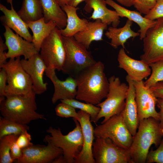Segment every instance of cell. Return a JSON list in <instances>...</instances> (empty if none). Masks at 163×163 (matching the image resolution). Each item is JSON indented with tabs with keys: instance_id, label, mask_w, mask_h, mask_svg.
I'll return each mask as SVG.
<instances>
[{
	"instance_id": "1",
	"label": "cell",
	"mask_w": 163,
	"mask_h": 163,
	"mask_svg": "<svg viewBox=\"0 0 163 163\" xmlns=\"http://www.w3.org/2000/svg\"><path fill=\"white\" fill-rule=\"evenodd\" d=\"M104 69V63L98 61L76 75L75 78L77 85V100L96 105L106 98L109 83Z\"/></svg>"
},
{
	"instance_id": "2",
	"label": "cell",
	"mask_w": 163,
	"mask_h": 163,
	"mask_svg": "<svg viewBox=\"0 0 163 163\" xmlns=\"http://www.w3.org/2000/svg\"><path fill=\"white\" fill-rule=\"evenodd\" d=\"M36 95L33 90L26 94L6 97L0 102L1 114L5 118L25 125L34 120H46L44 115L36 111Z\"/></svg>"
},
{
	"instance_id": "3",
	"label": "cell",
	"mask_w": 163,
	"mask_h": 163,
	"mask_svg": "<svg viewBox=\"0 0 163 163\" xmlns=\"http://www.w3.org/2000/svg\"><path fill=\"white\" fill-rule=\"evenodd\" d=\"M162 137L159 121L152 117L139 121L129 150L132 163H145L151 145L158 147Z\"/></svg>"
},
{
	"instance_id": "4",
	"label": "cell",
	"mask_w": 163,
	"mask_h": 163,
	"mask_svg": "<svg viewBox=\"0 0 163 163\" xmlns=\"http://www.w3.org/2000/svg\"><path fill=\"white\" fill-rule=\"evenodd\" d=\"M73 120L75 127L67 134H63L59 128L50 126L46 132L50 135L46 136L43 139L45 143H50L62 150L65 163H74L83 145V137L80 125L77 120Z\"/></svg>"
},
{
	"instance_id": "5",
	"label": "cell",
	"mask_w": 163,
	"mask_h": 163,
	"mask_svg": "<svg viewBox=\"0 0 163 163\" xmlns=\"http://www.w3.org/2000/svg\"><path fill=\"white\" fill-rule=\"evenodd\" d=\"M62 38L66 58L62 71L69 76L75 78L82 71L96 63L91 52L73 36Z\"/></svg>"
},
{
	"instance_id": "6",
	"label": "cell",
	"mask_w": 163,
	"mask_h": 163,
	"mask_svg": "<svg viewBox=\"0 0 163 163\" xmlns=\"http://www.w3.org/2000/svg\"><path fill=\"white\" fill-rule=\"evenodd\" d=\"M109 90L106 99L96 105L100 108L97 122L104 117L103 123L112 116L120 113L124 109L129 86L122 82L118 77L113 75L108 79Z\"/></svg>"
},
{
	"instance_id": "7",
	"label": "cell",
	"mask_w": 163,
	"mask_h": 163,
	"mask_svg": "<svg viewBox=\"0 0 163 163\" xmlns=\"http://www.w3.org/2000/svg\"><path fill=\"white\" fill-rule=\"evenodd\" d=\"M21 60L20 57L10 58L0 68H3L6 74V97L26 94L33 90L30 78L23 68Z\"/></svg>"
},
{
	"instance_id": "8",
	"label": "cell",
	"mask_w": 163,
	"mask_h": 163,
	"mask_svg": "<svg viewBox=\"0 0 163 163\" xmlns=\"http://www.w3.org/2000/svg\"><path fill=\"white\" fill-rule=\"evenodd\" d=\"M95 137L108 138L119 146L129 150L133 137L126 126L122 115H114L94 129Z\"/></svg>"
},
{
	"instance_id": "9",
	"label": "cell",
	"mask_w": 163,
	"mask_h": 163,
	"mask_svg": "<svg viewBox=\"0 0 163 163\" xmlns=\"http://www.w3.org/2000/svg\"><path fill=\"white\" fill-rule=\"evenodd\" d=\"M40 54L47 68L62 71L66 58L62 36L57 27L43 41Z\"/></svg>"
},
{
	"instance_id": "10",
	"label": "cell",
	"mask_w": 163,
	"mask_h": 163,
	"mask_svg": "<svg viewBox=\"0 0 163 163\" xmlns=\"http://www.w3.org/2000/svg\"><path fill=\"white\" fill-rule=\"evenodd\" d=\"M92 146L96 163H132L129 150L116 145L110 139L95 137Z\"/></svg>"
},
{
	"instance_id": "11",
	"label": "cell",
	"mask_w": 163,
	"mask_h": 163,
	"mask_svg": "<svg viewBox=\"0 0 163 163\" xmlns=\"http://www.w3.org/2000/svg\"><path fill=\"white\" fill-rule=\"evenodd\" d=\"M155 25L147 31L143 42L140 59L149 64L163 62V17L156 20Z\"/></svg>"
},
{
	"instance_id": "12",
	"label": "cell",
	"mask_w": 163,
	"mask_h": 163,
	"mask_svg": "<svg viewBox=\"0 0 163 163\" xmlns=\"http://www.w3.org/2000/svg\"><path fill=\"white\" fill-rule=\"evenodd\" d=\"M139 122L144 119L152 117L159 121L158 112L155 110L157 98L149 88L146 87L143 80L134 81Z\"/></svg>"
},
{
	"instance_id": "13",
	"label": "cell",
	"mask_w": 163,
	"mask_h": 163,
	"mask_svg": "<svg viewBox=\"0 0 163 163\" xmlns=\"http://www.w3.org/2000/svg\"><path fill=\"white\" fill-rule=\"evenodd\" d=\"M22 155L16 160L18 163H53L63 155V151L50 143L47 145H32L22 149Z\"/></svg>"
},
{
	"instance_id": "14",
	"label": "cell",
	"mask_w": 163,
	"mask_h": 163,
	"mask_svg": "<svg viewBox=\"0 0 163 163\" xmlns=\"http://www.w3.org/2000/svg\"><path fill=\"white\" fill-rule=\"evenodd\" d=\"M77 120L82 129L83 143L82 148L75 159V163H95V161L92 153V146L94 141V129L88 113L80 110L77 112Z\"/></svg>"
},
{
	"instance_id": "15",
	"label": "cell",
	"mask_w": 163,
	"mask_h": 163,
	"mask_svg": "<svg viewBox=\"0 0 163 163\" xmlns=\"http://www.w3.org/2000/svg\"><path fill=\"white\" fill-rule=\"evenodd\" d=\"M5 31L3 36L5 43L8 48L6 53L7 59L16 58L23 56L25 59H28L38 53L33 43L30 42L13 32L7 26H4Z\"/></svg>"
},
{
	"instance_id": "16",
	"label": "cell",
	"mask_w": 163,
	"mask_h": 163,
	"mask_svg": "<svg viewBox=\"0 0 163 163\" xmlns=\"http://www.w3.org/2000/svg\"><path fill=\"white\" fill-rule=\"evenodd\" d=\"M21 63L24 70L31 79L33 90L36 94H41L47 89L48 83L44 82L43 76L47 68L39 53L28 59H21Z\"/></svg>"
},
{
	"instance_id": "17",
	"label": "cell",
	"mask_w": 163,
	"mask_h": 163,
	"mask_svg": "<svg viewBox=\"0 0 163 163\" xmlns=\"http://www.w3.org/2000/svg\"><path fill=\"white\" fill-rule=\"evenodd\" d=\"M119 67L123 69L134 81H140L151 74L149 65L145 61L131 58L126 53L124 48H121L118 55Z\"/></svg>"
},
{
	"instance_id": "18",
	"label": "cell",
	"mask_w": 163,
	"mask_h": 163,
	"mask_svg": "<svg viewBox=\"0 0 163 163\" xmlns=\"http://www.w3.org/2000/svg\"><path fill=\"white\" fill-rule=\"evenodd\" d=\"M54 69H46V75L50 79L54 87V92L52 98L53 104L58 101L75 99L77 93V83L75 78L69 76L65 80H61L56 75Z\"/></svg>"
},
{
	"instance_id": "19",
	"label": "cell",
	"mask_w": 163,
	"mask_h": 163,
	"mask_svg": "<svg viewBox=\"0 0 163 163\" xmlns=\"http://www.w3.org/2000/svg\"><path fill=\"white\" fill-rule=\"evenodd\" d=\"M13 0H7L11 5V9H8L5 5L0 4V10L4 15L0 17L3 26H7L12 29L16 34L24 39L31 42H32V36L29 31V27L14 9L13 5Z\"/></svg>"
},
{
	"instance_id": "20",
	"label": "cell",
	"mask_w": 163,
	"mask_h": 163,
	"mask_svg": "<svg viewBox=\"0 0 163 163\" xmlns=\"http://www.w3.org/2000/svg\"><path fill=\"white\" fill-rule=\"evenodd\" d=\"M126 79L129 89L125 106L121 113L126 126L133 137L137 132L139 123L135 99L136 91L133 81L128 75L126 76Z\"/></svg>"
},
{
	"instance_id": "21",
	"label": "cell",
	"mask_w": 163,
	"mask_h": 163,
	"mask_svg": "<svg viewBox=\"0 0 163 163\" xmlns=\"http://www.w3.org/2000/svg\"><path fill=\"white\" fill-rule=\"evenodd\" d=\"M85 2L84 11L90 13L93 11L90 19H100L107 25L111 24L114 27L119 25L120 17L115 10H110L107 7L105 0H85Z\"/></svg>"
},
{
	"instance_id": "22",
	"label": "cell",
	"mask_w": 163,
	"mask_h": 163,
	"mask_svg": "<svg viewBox=\"0 0 163 163\" xmlns=\"http://www.w3.org/2000/svg\"><path fill=\"white\" fill-rule=\"evenodd\" d=\"M107 4L113 8L120 17H126L136 23L139 26L141 40L145 37L146 32L156 24L157 20L148 19L142 17L139 12L129 10L120 5L113 0H105Z\"/></svg>"
},
{
	"instance_id": "23",
	"label": "cell",
	"mask_w": 163,
	"mask_h": 163,
	"mask_svg": "<svg viewBox=\"0 0 163 163\" xmlns=\"http://www.w3.org/2000/svg\"><path fill=\"white\" fill-rule=\"evenodd\" d=\"M107 25L100 19L94 21H89L86 28L75 34L73 37L88 49L93 41L103 40L104 31L106 30Z\"/></svg>"
},
{
	"instance_id": "24",
	"label": "cell",
	"mask_w": 163,
	"mask_h": 163,
	"mask_svg": "<svg viewBox=\"0 0 163 163\" xmlns=\"http://www.w3.org/2000/svg\"><path fill=\"white\" fill-rule=\"evenodd\" d=\"M67 16V25L64 29H59L62 35L64 37H72L76 33L84 30L88 22L85 18H80L77 15V11L79 9L69 4L61 7Z\"/></svg>"
},
{
	"instance_id": "25",
	"label": "cell",
	"mask_w": 163,
	"mask_h": 163,
	"mask_svg": "<svg viewBox=\"0 0 163 163\" xmlns=\"http://www.w3.org/2000/svg\"><path fill=\"white\" fill-rule=\"evenodd\" d=\"M46 22L54 21L59 29H64L67 24V16L57 0H39Z\"/></svg>"
},
{
	"instance_id": "26",
	"label": "cell",
	"mask_w": 163,
	"mask_h": 163,
	"mask_svg": "<svg viewBox=\"0 0 163 163\" xmlns=\"http://www.w3.org/2000/svg\"><path fill=\"white\" fill-rule=\"evenodd\" d=\"M133 24L132 21L128 19L125 25L122 27L117 28L112 26L108 28L105 35L108 38L111 39L110 44L112 47L116 49L121 46L125 48V43L128 39L139 36V33L132 30L131 27Z\"/></svg>"
},
{
	"instance_id": "27",
	"label": "cell",
	"mask_w": 163,
	"mask_h": 163,
	"mask_svg": "<svg viewBox=\"0 0 163 163\" xmlns=\"http://www.w3.org/2000/svg\"><path fill=\"white\" fill-rule=\"evenodd\" d=\"M27 24L33 33L32 43L37 50L39 53L43 41L57 27L56 25L53 21L46 22L43 17Z\"/></svg>"
},
{
	"instance_id": "28",
	"label": "cell",
	"mask_w": 163,
	"mask_h": 163,
	"mask_svg": "<svg viewBox=\"0 0 163 163\" xmlns=\"http://www.w3.org/2000/svg\"><path fill=\"white\" fill-rule=\"evenodd\" d=\"M17 12L26 23L37 21L43 17L39 0H23L21 7Z\"/></svg>"
},
{
	"instance_id": "29",
	"label": "cell",
	"mask_w": 163,
	"mask_h": 163,
	"mask_svg": "<svg viewBox=\"0 0 163 163\" xmlns=\"http://www.w3.org/2000/svg\"><path fill=\"white\" fill-rule=\"evenodd\" d=\"M29 129L27 125L18 123L3 117H0V139L7 135H20Z\"/></svg>"
},
{
	"instance_id": "30",
	"label": "cell",
	"mask_w": 163,
	"mask_h": 163,
	"mask_svg": "<svg viewBox=\"0 0 163 163\" xmlns=\"http://www.w3.org/2000/svg\"><path fill=\"white\" fill-rule=\"evenodd\" d=\"M60 101L88 113L90 115L91 122L95 123L97 122V118L101 109L99 107L91 104L82 102L75 99L62 100Z\"/></svg>"
},
{
	"instance_id": "31",
	"label": "cell",
	"mask_w": 163,
	"mask_h": 163,
	"mask_svg": "<svg viewBox=\"0 0 163 163\" xmlns=\"http://www.w3.org/2000/svg\"><path fill=\"white\" fill-rule=\"evenodd\" d=\"M19 135H9L0 139V163H12L14 161L11 156V148L13 141Z\"/></svg>"
},
{
	"instance_id": "32",
	"label": "cell",
	"mask_w": 163,
	"mask_h": 163,
	"mask_svg": "<svg viewBox=\"0 0 163 163\" xmlns=\"http://www.w3.org/2000/svg\"><path fill=\"white\" fill-rule=\"evenodd\" d=\"M149 65L152 73L144 83L146 87L150 88L157 83L163 81V62H157Z\"/></svg>"
},
{
	"instance_id": "33",
	"label": "cell",
	"mask_w": 163,
	"mask_h": 163,
	"mask_svg": "<svg viewBox=\"0 0 163 163\" xmlns=\"http://www.w3.org/2000/svg\"><path fill=\"white\" fill-rule=\"evenodd\" d=\"M56 115L64 118L73 117V119L78 120V115L75 108L66 103L61 102L56 105L55 108Z\"/></svg>"
},
{
	"instance_id": "34",
	"label": "cell",
	"mask_w": 163,
	"mask_h": 163,
	"mask_svg": "<svg viewBox=\"0 0 163 163\" xmlns=\"http://www.w3.org/2000/svg\"><path fill=\"white\" fill-rule=\"evenodd\" d=\"M146 162L147 163H163V137L156 149L154 150L152 149L149 151Z\"/></svg>"
},
{
	"instance_id": "35",
	"label": "cell",
	"mask_w": 163,
	"mask_h": 163,
	"mask_svg": "<svg viewBox=\"0 0 163 163\" xmlns=\"http://www.w3.org/2000/svg\"><path fill=\"white\" fill-rule=\"evenodd\" d=\"M156 0H137L134 7L140 13L147 14L155 6Z\"/></svg>"
},
{
	"instance_id": "36",
	"label": "cell",
	"mask_w": 163,
	"mask_h": 163,
	"mask_svg": "<svg viewBox=\"0 0 163 163\" xmlns=\"http://www.w3.org/2000/svg\"><path fill=\"white\" fill-rule=\"evenodd\" d=\"M144 17L152 20L163 17V0H156L155 6Z\"/></svg>"
},
{
	"instance_id": "37",
	"label": "cell",
	"mask_w": 163,
	"mask_h": 163,
	"mask_svg": "<svg viewBox=\"0 0 163 163\" xmlns=\"http://www.w3.org/2000/svg\"><path fill=\"white\" fill-rule=\"evenodd\" d=\"M27 131L26 130L22 133L19 135L16 140L17 144L21 149L33 144L31 142V136Z\"/></svg>"
},
{
	"instance_id": "38",
	"label": "cell",
	"mask_w": 163,
	"mask_h": 163,
	"mask_svg": "<svg viewBox=\"0 0 163 163\" xmlns=\"http://www.w3.org/2000/svg\"><path fill=\"white\" fill-rule=\"evenodd\" d=\"M7 84L6 74L5 69L2 68L0 71V102L6 98L5 89Z\"/></svg>"
},
{
	"instance_id": "39",
	"label": "cell",
	"mask_w": 163,
	"mask_h": 163,
	"mask_svg": "<svg viewBox=\"0 0 163 163\" xmlns=\"http://www.w3.org/2000/svg\"><path fill=\"white\" fill-rule=\"evenodd\" d=\"M18 136L14 139L11 148V156L14 161L20 158L22 154V149L19 147L16 143V140Z\"/></svg>"
},
{
	"instance_id": "40",
	"label": "cell",
	"mask_w": 163,
	"mask_h": 163,
	"mask_svg": "<svg viewBox=\"0 0 163 163\" xmlns=\"http://www.w3.org/2000/svg\"><path fill=\"white\" fill-rule=\"evenodd\" d=\"M8 49L2 37H0V69L5 63L7 59L5 50Z\"/></svg>"
},
{
	"instance_id": "41",
	"label": "cell",
	"mask_w": 163,
	"mask_h": 163,
	"mask_svg": "<svg viewBox=\"0 0 163 163\" xmlns=\"http://www.w3.org/2000/svg\"><path fill=\"white\" fill-rule=\"evenodd\" d=\"M150 88L157 98L163 99V81L157 83Z\"/></svg>"
},
{
	"instance_id": "42",
	"label": "cell",
	"mask_w": 163,
	"mask_h": 163,
	"mask_svg": "<svg viewBox=\"0 0 163 163\" xmlns=\"http://www.w3.org/2000/svg\"><path fill=\"white\" fill-rule=\"evenodd\" d=\"M157 105L160 109L158 112L160 117L159 126L162 134L163 133V99L157 98Z\"/></svg>"
},
{
	"instance_id": "43",
	"label": "cell",
	"mask_w": 163,
	"mask_h": 163,
	"mask_svg": "<svg viewBox=\"0 0 163 163\" xmlns=\"http://www.w3.org/2000/svg\"><path fill=\"white\" fill-rule=\"evenodd\" d=\"M116 1L121 5L126 7L134 6L137 1V0H116Z\"/></svg>"
},
{
	"instance_id": "44",
	"label": "cell",
	"mask_w": 163,
	"mask_h": 163,
	"mask_svg": "<svg viewBox=\"0 0 163 163\" xmlns=\"http://www.w3.org/2000/svg\"><path fill=\"white\" fill-rule=\"evenodd\" d=\"M85 1V0H70L68 4L71 6L77 7L80 3Z\"/></svg>"
},
{
	"instance_id": "45",
	"label": "cell",
	"mask_w": 163,
	"mask_h": 163,
	"mask_svg": "<svg viewBox=\"0 0 163 163\" xmlns=\"http://www.w3.org/2000/svg\"><path fill=\"white\" fill-rule=\"evenodd\" d=\"M60 6L62 7L65 5L68 4L70 0H57Z\"/></svg>"
},
{
	"instance_id": "46",
	"label": "cell",
	"mask_w": 163,
	"mask_h": 163,
	"mask_svg": "<svg viewBox=\"0 0 163 163\" xmlns=\"http://www.w3.org/2000/svg\"><path fill=\"white\" fill-rule=\"evenodd\" d=\"M162 137H163V133H162Z\"/></svg>"
}]
</instances>
